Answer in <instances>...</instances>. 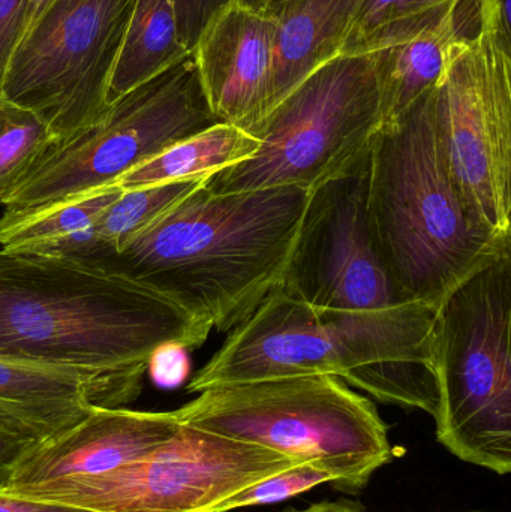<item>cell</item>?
Listing matches in <instances>:
<instances>
[{"mask_svg": "<svg viewBox=\"0 0 511 512\" xmlns=\"http://www.w3.org/2000/svg\"><path fill=\"white\" fill-rule=\"evenodd\" d=\"M206 182L122 248L83 261L152 289L210 330L231 331L281 285L311 191L215 194Z\"/></svg>", "mask_w": 511, "mask_h": 512, "instance_id": "cell-1", "label": "cell"}, {"mask_svg": "<svg viewBox=\"0 0 511 512\" xmlns=\"http://www.w3.org/2000/svg\"><path fill=\"white\" fill-rule=\"evenodd\" d=\"M152 289L81 259L0 249V357L146 375L158 346L210 334Z\"/></svg>", "mask_w": 511, "mask_h": 512, "instance_id": "cell-2", "label": "cell"}, {"mask_svg": "<svg viewBox=\"0 0 511 512\" xmlns=\"http://www.w3.org/2000/svg\"><path fill=\"white\" fill-rule=\"evenodd\" d=\"M365 203L372 242L405 303L437 310L461 283L511 254V239L477 221L453 179L434 90L375 135Z\"/></svg>", "mask_w": 511, "mask_h": 512, "instance_id": "cell-3", "label": "cell"}, {"mask_svg": "<svg viewBox=\"0 0 511 512\" xmlns=\"http://www.w3.org/2000/svg\"><path fill=\"white\" fill-rule=\"evenodd\" d=\"M434 313L360 318L317 312L276 286L224 345L192 376L191 394L219 385L332 375L380 402L434 417Z\"/></svg>", "mask_w": 511, "mask_h": 512, "instance_id": "cell-4", "label": "cell"}, {"mask_svg": "<svg viewBox=\"0 0 511 512\" xmlns=\"http://www.w3.org/2000/svg\"><path fill=\"white\" fill-rule=\"evenodd\" d=\"M180 423L260 445L336 477L356 493L395 459L377 406L332 375L288 376L219 385L176 409Z\"/></svg>", "mask_w": 511, "mask_h": 512, "instance_id": "cell-5", "label": "cell"}, {"mask_svg": "<svg viewBox=\"0 0 511 512\" xmlns=\"http://www.w3.org/2000/svg\"><path fill=\"white\" fill-rule=\"evenodd\" d=\"M511 254L465 280L435 310L437 439L462 462L511 471Z\"/></svg>", "mask_w": 511, "mask_h": 512, "instance_id": "cell-6", "label": "cell"}, {"mask_svg": "<svg viewBox=\"0 0 511 512\" xmlns=\"http://www.w3.org/2000/svg\"><path fill=\"white\" fill-rule=\"evenodd\" d=\"M383 123L377 56L339 54L314 69L252 132L254 155L210 176L207 189L314 191L356 171Z\"/></svg>", "mask_w": 511, "mask_h": 512, "instance_id": "cell-7", "label": "cell"}, {"mask_svg": "<svg viewBox=\"0 0 511 512\" xmlns=\"http://www.w3.org/2000/svg\"><path fill=\"white\" fill-rule=\"evenodd\" d=\"M215 123L191 54L111 102L92 125L54 141L3 204L0 222L26 218L111 185L141 162Z\"/></svg>", "mask_w": 511, "mask_h": 512, "instance_id": "cell-8", "label": "cell"}, {"mask_svg": "<svg viewBox=\"0 0 511 512\" xmlns=\"http://www.w3.org/2000/svg\"><path fill=\"white\" fill-rule=\"evenodd\" d=\"M447 164L480 224L511 239V36L477 9L434 89Z\"/></svg>", "mask_w": 511, "mask_h": 512, "instance_id": "cell-9", "label": "cell"}, {"mask_svg": "<svg viewBox=\"0 0 511 512\" xmlns=\"http://www.w3.org/2000/svg\"><path fill=\"white\" fill-rule=\"evenodd\" d=\"M135 0H53L15 45L2 96L59 140L104 116Z\"/></svg>", "mask_w": 511, "mask_h": 512, "instance_id": "cell-10", "label": "cell"}, {"mask_svg": "<svg viewBox=\"0 0 511 512\" xmlns=\"http://www.w3.org/2000/svg\"><path fill=\"white\" fill-rule=\"evenodd\" d=\"M296 465L302 463L269 448L182 424L122 468L27 498L93 512H213L234 493Z\"/></svg>", "mask_w": 511, "mask_h": 512, "instance_id": "cell-11", "label": "cell"}, {"mask_svg": "<svg viewBox=\"0 0 511 512\" xmlns=\"http://www.w3.org/2000/svg\"><path fill=\"white\" fill-rule=\"evenodd\" d=\"M368 158V156H366ZM366 159L356 171L311 191L281 288L317 312L413 318L435 310L405 303L369 233Z\"/></svg>", "mask_w": 511, "mask_h": 512, "instance_id": "cell-12", "label": "cell"}, {"mask_svg": "<svg viewBox=\"0 0 511 512\" xmlns=\"http://www.w3.org/2000/svg\"><path fill=\"white\" fill-rule=\"evenodd\" d=\"M279 18L272 9L231 0L192 50L207 105L218 122L251 135L275 108Z\"/></svg>", "mask_w": 511, "mask_h": 512, "instance_id": "cell-13", "label": "cell"}, {"mask_svg": "<svg viewBox=\"0 0 511 512\" xmlns=\"http://www.w3.org/2000/svg\"><path fill=\"white\" fill-rule=\"evenodd\" d=\"M180 426L174 411L95 408L71 429L39 442L0 489L27 498L60 484L101 477L167 441Z\"/></svg>", "mask_w": 511, "mask_h": 512, "instance_id": "cell-14", "label": "cell"}, {"mask_svg": "<svg viewBox=\"0 0 511 512\" xmlns=\"http://www.w3.org/2000/svg\"><path fill=\"white\" fill-rule=\"evenodd\" d=\"M143 376L108 375L0 357V423L47 441L95 408H123Z\"/></svg>", "mask_w": 511, "mask_h": 512, "instance_id": "cell-15", "label": "cell"}, {"mask_svg": "<svg viewBox=\"0 0 511 512\" xmlns=\"http://www.w3.org/2000/svg\"><path fill=\"white\" fill-rule=\"evenodd\" d=\"M365 0H288L279 18L275 107L323 63L339 56Z\"/></svg>", "mask_w": 511, "mask_h": 512, "instance_id": "cell-16", "label": "cell"}, {"mask_svg": "<svg viewBox=\"0 0 511 512\" xmlns=\"http://www.w3.org/2000/svg\"><path fill=\"white\" fill-rule=\"evenodd\" d=\"M465 2L467 0H461L450 6L437 20L404 41L386 50L374 51L384 123L398 119L420 98L432 92L443 75L453 45L462 36L476 32L464 30Z\"/></svg>", "mask_w": 511, "mask_h": 512, "instance_id": "cell-17", "label": "cell"}, {"mask_svg": "<svg viewBox=\"0 0 511 512\" xmlns=\"http://www.w3.org/2000/svg\"><path fill=\"white\" fill-rule=\"evenodd\" d=\"M179 38L173 0H135L108 87V104L191 56Z\"/></svg>", "mask_w": 511, "mask_h": 512, "instance_id": "cell-18", "label": "cell"}, {"mask_svg": "<svg viewBox=\"0 0 511 512\" xmlns=\"http://www.w3.org/2000/svg\"><path fill=\"white\" fill-rule=\"evenodd\" d=\"M257 147V138L242 129L227 123H215L141 162L114 183L122 191H132L174 180L212 176L245 161L254 155Z\"/></svg>", "mask_w": 511, "mask_h": 512, "instance_id": "cell-19", "label": "cell"}, {"mask_svg": "<svg viewBox=\"0 0 511 512\" xmlns=\"http://www.w3.org/2000/svg\"><path fill=\"white\" fill-rule=\"evenodd\" d=\"M122 194V188L111 183L66 198L35 215L0 222V246L8 252L42 254L54 243L89 230Z\"/></svg>", "mask_w": 511, "mask_h": 512, "instance_id": "cell-20", "label": "cell"}, {"mask_svg": "<svg viewBox=\"0 0 511 512\" xmlns=\"http://www.w3.org/2000/svg\"><path fill=\"white\" fill-rule=\"evenodd\" d=\"M461 0H365L341 54L386 50L437 20Z\"/></svg>", "mask_w": 511, "mask_h": 512, "instance_id": "cell-21", "label": "cell"}, {"mask_svg": "<svg viewBox=\"0 0 511 512\" xmlns=\"http://www.w3.org/2000/svg\"><path fill=\"white\" fill-rule=\"evenodd\" d=\"M209 177H192L123 191V194L93 224V237L98 246L86 258L96 252L117 251L122 248L150 222L200 188Z\"/></svg>", "mask_w": 511, "mask_h": 512, "instance_id": "cell-22", "label": "cell"}, {"mask_svg": "<svg viewBox=\"0 0 511 512\" xmlns=\"http://www.w3.org/2000/svg\"><path fill=\"white\" fill-rule=\"evenodd\" d=\"M56 140L41 117L0 95V206Z\"/></svg>", "mask_w": 511, "mask_h": 512, "instance_id": "cell-23", "label": "cell"}, {"mask_svg": "<svg viewBox=\"0 0 511 512\" xmlns=\"http://www.w3.org/2000/svg\"><path fill=\"white\" fill-rule=\"evenodd\" d=\"M324 483H332L335 486V475L314 463H302V465L291 466L285 471L270 475V477L234 493L230 498L221 502L213 512H228L237 510V508L255 507V505L278 504V502L287 501L294 496L309 492Z\"/></svg>", "mask_w": 511, "mask_h": 512, "instance_id": "cell-24", "label": "cell"}, {"mask_svg": "<svg viewBox=\"0 0 511 512\" xmlns=\"http://www.w3.org/2000/svg\"><path fill=\"white\" fill-rule=\"evenodd\" d=\"M146 373L150 381L162 390H176L191 375L189 349L179 343L158 346L147 360Z\"/></svg>", "mask_w": 511, "mask_h": 512, "instance_id": "cell-25", "label": "cell"}, {"mask_svg": "<svg viewBox=\"0 0 511 512\" xmlns=\"http://www.w3.org/2000/svg\"><path fill=\"white\" fill-rule=\"evenodd\" d=\"M177 30L183 47L192 53L204 27L231 0H173Z\"/></svg>", "mask_w": 511, "mask_h": 512, "instance_id": "cell-26", "label": "cell"}, {"mask_svg": "<svg viewBox=\"0 0 511 512\" xmlns=\"http://www.w3.org/2000/svg\"><path fill=\"white\" fill-rule=\"evenodd\" d=\"M27 0H0V95L3 78L20 39Z\"/></svg>", "mask_w": 511, "mask_h": 512, "instance_id": "cell-27", "label": "cell"}, {"mask_svg": "<svg viewBox=\"0 0 511 512\" xmlns=\"http://www.w3.org/2000/svg\"><path fill=\"white\" fill-rule=\"evenodd\" d=\"M38 439L0 423V484L8 480L18 463L39 444Z\"/></svg>", "mask_w": 511, "mask_h": 512, "instance_id": "cell-28", "label": "cell"}, {"mask_svg": "<svg viewBox=\"0 0 511 512\" xmlns=\"http://www.w3.org/2000/svg\"><path fill=\"white\" fill-rule=\"evenodd\" d=\"M0 512H93L56 502L39 501V499L20 498L9 495L0 489Z\"/></svg>", "mask_w": 511, "mask_h": 512, "instance_id": "cell-29", "label": "cell"}, {"mask_svg": "<svg viewBox=\"0 0 511 512\" xmlns=\"http://www.w3.org/2000/svg\"><path fill=\"white\" fill-rule=\"evenodd\" d=\"M282 512H366L365 505L350 499H339V501H324L320 504L311 505L305 510H296V508H287Z\"/></svg>", "mask_w": 511, "mask_h": 512, "instance_id": "cell-30", "label": "cell"}, {"mask_svg": "<svg viewBox=\"0 0 511 512\" xmlns=\"http://www.w3.org/2000/svg\"><path fill=\"white\" fill-rule=\"evenodd\" d=\"M53 0H27L26 9H24L23 26H21L20 39L29 32L30 27L38 21V18L44 14L45 9ZM18 39V41H20ZM18 44V42H17Z\"/></svg>", "mask_w": 511, "mask_h": 512, "instance_id": "cell-31", "label": "cell"}, {"mask_svg": "<svg viewBox=\"0 0 511 512\" xmlns=\"http://www.w3.org/2000/svg\"><path fill=\"white\" fill-rule=\"evenodd\" d=\"M242 2L248 3V5L258 6V8L272 9L273 12L278 11L282 5L288 2V0H242Z\"/></svg>", "mask_w": 511, "mask_h": 512, "instance_id": "cell-32", "label": "cell"}]
</instances>
